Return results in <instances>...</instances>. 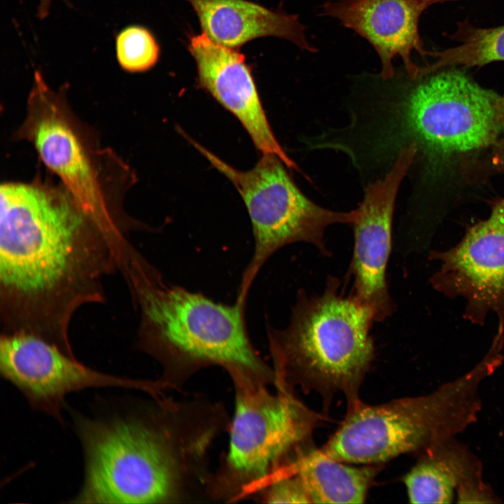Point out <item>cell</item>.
I'll return each mask as SVG.
<instances>
[{
    "instance_id": "1",
    "label": "cell",
    "mask_w": 504,
    "mask_h": 504,
    "mask_svg": "<svg viewBox=\"0 0 504 504\" xmlns=\"http://www.w3.org/2000/svg\"><path fill=\"white\" fill-rule=\"evenodd\" d=\"M0 200L1 334H29L71 350L74 315L105 301V280L134 247L62 185L6 183Z\"/></svg>"
},
{
    "instance_id": "2",
    "label": "cell",
    "mask_w": 504,
    "mask_h": 504,
    "mask_svg": "<svg viewBox=\"0 0 504 504\" xmlns=\"http://www.w3.org/2000/svg\"><path fill=\"white\" fill-rule=\"evenodd\" d=\"M375 78L363 96L352 97L344 128L346 153L366 174L384 176L410 146L414 160L431 163L481 151L504 134V94L457 67Z\"/></svg>"
},
{
    "instance_id": "3",
    "label": "cell",
    "mask_w": 504,
    "mask_h": 504,
    "mask_svg": "<svg viewBox=\"0 0 504 504\" xmlns=\"http://www.w3.org/2000/svg\"><path fill=\"white\" fill-rule=\"evenodd\" d=\"M160 400L148 415L92 419L76 414L85 477L74 503H160L180 498L214 428L188 433L192 409Z\"/></svg>"
},
{
    "instance_id": "4",
    "label": "cell",
    "mask_w": 504,
    "mask_h": 504,
    "mask_svg": "<svg viewBox=\"0 0 504 504\" xmlns=\"http://www.w3.org/2000/svg\"><path fill=\"white\" fill-rule=\"evenodd\" d=\"M121 273L139 315L136 346L161 364L166 386L210 365L274 382L250 340L246 302L223 304L167 283L138 251Z\"/></svg>"
},
{
    "instance_id": "5",
    "label": "cell",
    "mask_w": 504,
    "mask_h": 504,
    "mask_svg": "<svg viewBox=\"0 0 504 504\" xmlns=\"http://www.w3.org/2000/svg\"><path fill=\"white\" fill-rule=\"evenodd\" d=\"M330 276L320 295L298 292L288 324L267 326L276 387L300 385L326 398L343 393L350 407L374 356L369 309L340 290Z\"/></svg>"
},
{
    "instance_id": "6",
    "label": "cell",
    "mask_w": 504,
    "mask_h": 504,
    "mask_svg": "<svg viewBox=\"0 0 504 504\" xmlns=\"http://www.w3.org/2000/svg\"><path fill=\"white\" fill-rule=\"evenodd\" d=\"M232 377L236 398L229 449L221 470L210 482L216 495L230 499L264 490L286 456L321 419L289 389L277 387L274 395L262 380Z\"/></svg>"
},
{
    "instance_id": "7",
    "label": "cell",
    "mask_w": 504,
    "mask_h": 504,
    "mask_svg": "<svg viewBox=\"0 0 504 504\" xmlns=\"http://www.w3.org/2000/svg\"><path fill=\"white\" fill-rule=\"evenodd\" d=\"M192 144L210 164L226 176L240 194L247 209L255 240L253 254L245 268L236 300L247 302L250 288L270 256L284 246L306 242L325 255V230L331 225H352L358 210L336 211L309 200L298 188L276 155L262 154L255 166L239 171L200 144Z\"/></svg>"
},
{
    "instance_id": "8",
    "label": "cell",
    "mask_w": 504,
    "mask_h": 504,
    "mask_svg": "<svg viewBox=\"0 0 504 504\" xmlns=\"http://www.w3.org/2000/svg\"><path fill=\"white\" fill-rule=\"evenodd\" d=\"M34 78L18 135L32 143L46 167L88 214L109 228L125 230L108 206L90 149L69 112L66 89L53 91L38 71Z\"/></svg>"
},
{
    "instance_id": "9",
    "label": "cell",
    "mask_w": 504,
    "mask_h": 504,
    "mask_svg": "<svg viewBox=\"0 0 504 504\" xmlns=\"http://www.w3.org/2000/svg\"><path fill=\"white\" fill-rule=\"evenodd\" d=\"M438 269L430 282L438 292L465 302L463 317L483 326L497 316L495 338L504 340V199L494 202L489 216L468 227L461 241L444 251H431Z\"/></svg>"
},
{
    "instance_id": "10",
    "label": "cell",
    "mask_w": 504,
    "mask_h": 504,
    "mask_svg": "<svg viewBox=\"0 0 504 504\" xmlns=\"http://www.w3.org/2000/svg\"><path fill=\"white\" fill-rule=\"evenodd\" d=\"M442 416V396L405 398L350 407L340 428L322 448L348 463L379 465L424 448L432 441Z\"/></svg>"
},
{
    "instance_id": "11",
    "label": "cell",
    "mask_w": 504,
    "mask_h": 504,
    "mask_svg": "<svg viewBox=\"0 0 504 504\" xmlns=\"http://www.w3.org/2000/svg\"><path fill=\"white\" fill-rule=\"evenodd\" d=\"M0 372L27 398L32 408L63 422L65 396L88 388L122 387L159 395L160 381L105 374L85 366L59 347L24 333L1 334Z\"/></svg>"
},
{
    "instance_id": "12",
    "label": "cell",
    "mask_w": 504,
    "mask_h": 504,
    "mask_svg": "<svg viewBox=\"0 0 504 504\" xmlns=\"http://www.w3.org/2000/svg\"><path fill=\"white\" fill-rule=\"evenodd\" d=\"M415 155L414 147L404 148L382 178L364 186L363 197L357 207L358 216L351 225L354 235L350 267L354 281L352 295L370 310L374 322L384 321L394 309L386 282L393 215L398 189Z\"/></svg>"
},
{
    "instance_id": "13",
    "label": "cell",
    "mask_w": 504,
    "mask_h": 504,
    "mask_svg": "<svg viewBox=\"0 0 504 504\" xmlns=\"http://www.w3.org/2000/svg\"><path fill=\"white\" fill-rule=\"evenodd\" d=\"M189 41L188 49L197 64L200 88L237 118L261 154L275 155L289 170L300 172L275 137L251 68L239 48L218 44L203 31L190 36Z\"/></svg>"
},
{
    "instance_id": "14",
    "label": "cell",
    "mask_w": 504,
    "mask_h": 504,
    "mask_svg": "<svg viewBox=\"0 0 504 504\" xmlns=\"http://www.w3.org/2000/svg\"><path fill=\"white\" fill-rule=\"evenodd\" d=\"M438 1L425 0H338L325 3L321 15L339 20L365 38L381 61L380 77L388 79L396 74L393 60L399 57L405 71L414 75L419 66L412 56L428 54L419 32L421 14Z\"/></svg>"
},
{
    "instance_id": "15",
    "label": "cell",
    "mask_w": 504,
    "mask_h": 504,
    "mask_svg": "<svg viewBox=\"0 0 504 504\" xmlns=\"http://www.w3.org/2000/svg\"><path fill=\"white\" fill-rule=\"evenodd\" d=\"M190 4L203 32L222 46L239 48L262 36L286 39L310 52L316 48L308 41L305 27L296 15L273 11L245 0H184Z\"/></svg>"
},
{
    "instance_id": "16",
    "label": "cell",
    "mask_w": 504,
    "mask_h": 504,
    "mask_svg": "<svg viewBox=\"0 0 504 504\" xmlns=\"http://www.w3.org/2000/svg\"><path fill=\"white\" fill-rule=\"evenodd\" d=\"M293 459L286 465L299 475L312 503H363L379 469L350 465L322 449L299 451Z\"/></svg>"
},
{
    "instance_id": "17",
    "label": "cell",
    "mask_w": 504,
    "mask_h": 504,
    "mask_svg": "<svg viewBox=\"0 0 504 504\" xmlns=\"http://www.w3.org/2000/svg\"><path fill=\"white\" fill-rule=\"evenodd\" d=\"M468 467L458 454L433 451L425 455L404 477L412 503H448L454 489L467 477Z\"/></svg>"
},
{
    "instance_id": "18",
    "label": "cell",
    "mask_w": 504,
    "mask_h": 504,
    "mask_svg": "<svg viewBox=\"0 0 504 504\" xmlns=\"http://www.w3.org/2000/svg\"><path fill=\"white\" fill-rule=\"evenodd\" d=\"M454 38L459 44L440 51H428L434 61L420 66L422 73L449 67L482 66L504 62V24L491 28L473 27L464 22L458 25Z\"/></svg>"
},
{
    "instance_id": "19",
    "label": "cell",
    "mask_w": 504,
    "mask_h": 504,
    "mask_svg": "<svg viewBox=\"0 0 504 504\" xmlns=\"http://www.w3.org/2000/svg\"><path fill=\"white\" fill-rule=\"evenodd\" d=\"M115 52L118 64L123 70L138 73L155 66L158 60L160 48L147 29L132 25L117 34Z\"/></svg>"
},
{
    "instance_id": "20",
    "label": "cell",
    "mask_w": 504,
    "mask_h": 504,
    "mask_svg": "<svg viewBox=\"0 0 504 504\" xmlns=\"http://www.w3.org/2000/svg\"><path fill=\"white\" fill-rule=\"evenodd\" d=\"M265 499L270 503H312L299 475L281 465L265 488Z\"/></svg>"
},
{
    "instance_id": "21",
    "label": "cell",
    "mask_w": 504,
    "mask_h": 504,
    "mask_svg": "<svg viewBox=\"0 0 504 504\" xmlns=\"http://www.w3.org/2000/svg\"><path fill=\"white\" fill-rule=\"evenodd\" d=\"M493 162L496 168L504 171V139L494 146Z\"/></svg>"
},
{
    "instance_id": "22",
    "label": "cell",
    "mask_w": 504,
    "mask_h": 504,
    "mask_svg": "<svg viewBox=\"0 0 504 504\" xmlns=\"http://www.w3.org/2000/svg\"><path fill=\"white\" fill-rule=\"evenodd\" d=\"M52 1V0H39L37 15L40 19H44L48 15ZM63 1L69 5V0Z\"/></svg>"
}]
</instances>
